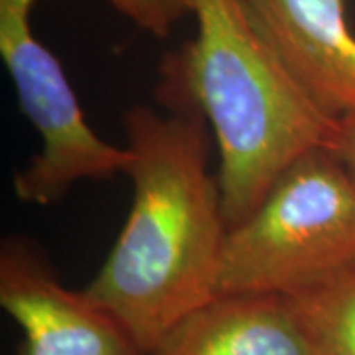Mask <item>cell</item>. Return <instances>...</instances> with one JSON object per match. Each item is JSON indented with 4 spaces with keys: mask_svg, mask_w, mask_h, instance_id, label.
Wrapping results in <instances>:
<instances>
[{
    "mask_svg": "<svg viewBox=\"0 0 355 355\" xmlns=\"http://www.w3.org/2000/svg\"><path fill=\"white\" fill-rule=\"evenodd\" d=\"M132 202L109 257L83 292L144 355L217 296L229 233L211 128L186 109L132 105L123 114Z\"/></svg>",
    "mask_w": 355,
    "mask_h": 355,
    "instance_id": "cell-1",
    "label": "cell"
},
{
    "mask_svg": "<svg viewBox=\"0 0 355 355\" xmlns=\"http://www.w3.org/2000/svg\"><path fill=\"white\" fill-rule=\"evenodd\" d=\"M196 36L160 64L164 109L202 114L219 150L229 227L241 223L302 154L331 148L340 121L318 109L268 46L241 0H191Z\"/></svg>",
    "mask_w": 355,
    "mask_h": 355,
    "instance_id": "cell-2",
    "label": "cell"
},
{
    "mask_svg": "<svg viewBox=\"0 0 355 355\" xmlns=\"http://www.w3.org/2000/svg\"><path fill=\"white\" fill-rule=\"evenodd\" d=\"M355 268V180L334 150L296 158L229 227L217 294L292 296Z\"/></svg>",
    "mask_w": 355,
    "mask_h": 355,
    "instance_id": "cell-3",
    "label": "cell"
},
{
    "mask_svg": "<svg viewBox=\"0 0 355 355\" xmlns=\"http://www.w3.org/2000/svg\"><path fill=\"white\" fill-rule=\"evenodd\" d=\"M0 55L22 113L40 135V153L14 176L20 202L51 205L83 180L127 174L130 153L89 127L65 69L34 34L30 12L0 6Z\"/></svg>",
    "mask_w": 355,
    "mask_h": 355,
    "instance_id": "cell-4",
    "label": "cell"
},
{
    "mask_svg": "<svg viewBox=\"0 0 355 355\" xmlns=\"http://www.w3.org/2000/svg\"><path fill=\"white\" fill-rule=\"evenodd\" d=\"M0 306L22 331L20 355H144L113 314L67 288L22 235L0 247Z\"/></svg>",
    "mask_w": 355,
    "mask_h": 355,
    "instance_id": "cell-5",
    "label": "cell"
},
{
    "mask_svg": "<svg viewBox=\"0 0 355 355\" xmlns=\"http://www.w3.org/2000/svg\"><path fill=\"white\" fill-rule=\"evenodd\" d=\"M296 85L330 119L355 116V36L345 0H241Z\"/></svg>",
    "mask_w": 355,
    "mask_h": 355,
    "instance_id": "cell-6",
    "label": "cell"
},
{
    "mask_svg": "<svg viewBox=\"0 0 355 355\" xmlns=\"http://www.w3.org/2000/svg\"><path fill=\"white\" fill-rule=\"evenodd\" d=\"M148 355L316 354L286 296L217 294Z\"/></svg>",
    "mask_w": 355,
    "mask_h": 355,
    "instance_id": "cell-7",
    "label": "cell"
},
{
    "mask_svg": "<svg viewBox=\"0 0 355 355\" xmlns=\"http://www.w3.org/2000/svg\"><path fill=\"white\" fill-rule=\"evenodd\" d=\"M316 355H355V268L312 291L286 296Z\"/></svg>",
    "mask_w": 355,
    "mask_h": 355,
    "instance_id": "cell-8",
    "label": "cell"
},
{
    "mask_svg": "<svg viewBox=\"0 0 355 355\" xmlns=\"http://www.w3.org/2000/svg\"><path fill=\"white\" fill-rule=\"evenodd\" d=\"M38 0H0V6L32 12ZM114 10L158 40L170 38L180 20L193 14L191 0H107Z\"/></svg>",
    "mask_w": 355,
    "mask_h": 355,
    "instance_id": "cell-9",
    "label": "cell"
},
{
    "mask_svg": "<svg viewBox=\"0 0 355 355\" xmlns=\"http://www.w3.org/2000/svg\"><path fill=\"white\" fill-rule=\"evenodd\" d=\"M330 150H334V154L342 160V164L355 180V116H347L340 121L338 137Z\"/></svg>",
    "mask_w": 355,
    "mask_h": 355,
    "instance_id": "cell-10",
    "label": "cell"
}]
</instances>
